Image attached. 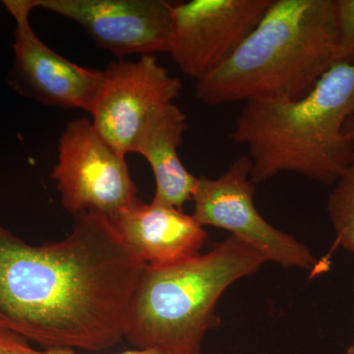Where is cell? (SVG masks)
Masks as SVG:
<instances>
[{"mask_svg":"<svg viewBox=\"0 0 354 354\" xmlns=\"http://www.w3.org/2000/svg\"><path fill=\"white\" fill-rule=\"evenodd\" d=\"M145 267L106 216H76L66 239L41 246L0 225V328L44 349L113 348Z\"/></svg>","mask_w":354,"mask_h":354,"instance_id":"cell-1","label":"cell"},{"mask_svg":"<svg viewBox=\"0 0 354 354\" xmlns=\"http://www.w3.org/2000/svg\"><path fill=\"white\" fill-rule=\"evenodd\" d=\"M353 111L354 64L335 62L301 99L246 102L230 139L246 147L255 184L292 172L333 185L354 164Z\"/></svg>","mask_w":354,"mask_h":354,"instance_id":"cell-2","label":"cell"},{"mask_svg":"<svg viewBox=\"0 0 354 354\" xmlns=\"http://www.w3.org/2000/svg\"><path fill=\"white\" fill-rule=\"evenodd\" d=\"M335 0H272L243 43L196 80L207 106L255 99L297 100L337 62Z\"/></svg>","mask_w":354,"mask_h":354,"instance_id":"cell-3","label":"cell"},{"mask_svg":"<svg viewBox=\"0 0 354 354\" xmlns=\"http://www.w3.org/2000/svg\"><path fill=\"white\" fill-rule=\"evenodd\" d=\"M266 262L262 254L230 235L185 262L146 265L133 295L124 339L139 349L201 354L205 335L220 325L216 307L221 295Z\"/></svg>","mask_w":354,"mask_h":354,"instance_id":"cell-4","label":"cell"},{"mask_svg":"<svg viewBox=\"0 0 354 354\" xmlns=\"http://www.w3.org/2000/svg\"><path fill=\"white\" fill-rule=\"evenodd\" d=\"M255 185L247 156L235 160L221 176L197 177L193 216L203 227L227 230L262 254L266 261L286 269H315V256L308 247L260 215L254 203Z\"/></svg>","mask_w":354,"mask_h":354,"instance_id":"cell-5","label":"cell"},{"mask_svg":"<svg viewBox=\"0 0 354 354\" xmlns=\"http://www.w3.org/2000/svg\"><path fill=\"white\" fill-rule=\"evenodd\" d=\"M62 207L74 216H109L137 199L127 160L100 136L87 118L70 121L58 143L51 174Z\"/></svg>","mask_w":354,"mask_h":354,"instance_id":"cell-6","label":"cell"},{"mask_svg":"<svg viewBox=\"0 0 354 354\" xmlns=\"http://www.w3.org/2000/svg\"><path fill=\"white\" fill-rule=\"evenodd\" d=\"M3 4L16 27L14 62L8 75L10 87L44 106L90 113L104 84V70L73 64L37 36L30 23L35 0H6Z\"/></svg>","mask_w":354,"mask_h":354,"instance_id":"cell-7","label":"cell"},{"mask_svg":"<svg viewBox=\"0 0 354 354\" xmlns=\"http://www.w3.org/2000/svg\"><path fill=\"white\" fill-rule=\"evenodd\" d=\"M272 0H191L174 4L169 55L195 80L232 57Z\"/></svg>","mask_w":354,"mask_h":354,"instance_id":"cell-8","label":"cell"},{"mask_svg":"<svg viewBox=\"0 0 354 354\" xmlns=\"http://www.w3.org/2000/svg\"><path fill=\"white\" fill-rule=\"evenodd\" d=\"M104 72L101 92L90 113L92 123L100 136L125 158L150 114L174 102L183 83L158 64L155 55L111 62Z\"/></svg>","mask_w":354,"mask_h":354,"instance_id":"cell-9","label":"cell"},{"mask_svg":"<svg viewBox=\"0 0 354 354\" xmlns=\"http://www.w3.org/2000/svg\"><path fill=\"white\" fill-rule=\"evenodd\" d=\"M75 22L99 48L122 57L169 53L174 3L165 0H35Z\"/></svg>","mask_w":354,"mask_h":354,"instance_id":"cell-10","label":"cell"},{"mask_svg":"<svg viewBox=\"0 0 354 354\" xmlns=\"http://www.w3.org/2000/svg\"><path fill=\"white\" fill-rule=\"evenodd\" d=\"M118 234L149 267L165 268L201 254L208 234L183 209L138 198L109 216Z\"/></svg>","mask_w":354,"mask_h":354,"instance_id":"cell-11","label":"cell"},{"mask_svg":"<svg viewBox=\"0 0 354 354\" xmlns=\"http://www.w3.org/2000/svg\"><path fill=\"white\" fill-rule=\"evenodd\" d=\"M187 128L185 114L174 102L158 106L146 120L132 151L143 156L152 169L153 201L179 209L192 200L197 181L178 157Z\"/></svg>","mask_w":354,"mask_h":354,"instance_id":"cell-12","label":"cell"},{"mask_svg":"<svg viewBox=\"0 0 354 354\" xmlns=\"http://www.w3.org/2000/svg\"><path fill=\"white\" fill-rule=\"evenodd\" d=\"M328 213L335 244L354 252V164L335 184L328 199Z\"/></svg>","mask_w":354,"mask_h":354,"instance_id":"cell-13","label":"cell"},{"mask_svg":"<svg viewBox=\"0 0 354 354\" xmlns=\"http://www.w3.org/2000/svg\"><path fill=\"white\" fill-rule=\"evenodd\" d=\"M337 62L354 64V0H335Z\"/></svg>","mask_w":354,"mask_h":354,"instance_id":"cell-14","label":"cell"},{"mask_svg":"<svg viewBox=\"0 0 354 354\" xmlns=\"http://www.w3.org/2000/svg\"><path fill=\"white\" fill-rule=\"evenodd\" d=\"M0 354H41L29 341L12 330L0 328Z\"/></svg>","mask_w":354,"mask_h":354,"instance_id":"cell-15","label":"cell"},{"mask_svg":"<svg viewBox=\"0 0 354 354\" xmlns=\"http://www.w3.org/2000/svg\"><path fill=\"white\" fill-rule=\"evenodd\" d=\"M41 354H84L77 353L75 349L71 348H46L41 351ZM115 354H167L158 349H134V351H124V353Z\"/></svg>","mask_w":354,"mask_h":354,"instance_id":"cell-16","label":"cell"},{"mask_svg":"<svg viewBox=\"0 0 354 354\" xmlns=\"http://www.w3.org/2000/svg\"><path fill=\"white\" fill-rule=\"evenodd\" d=\"M344 134L346 138L353 141L354 140V111L353 113L348 116L346 124L344 127Z\"/></svg>","mask_w":354,"mask_h":354,"instance_id":"cell-17","label":"cell"},{"mask_svg":"<svg viewBox=\"0 0 354 354\" xmlns=\"http://www.w3.org/2000/svg\"><path fill=\"white\" fill-rule=\"evenodd\" d=\"M346 354H354V344L348 346V349H346Z\"/></svg>","mask_w":354,"mask_h":354,"instance_id":"cell-18","label":"cell"},{"mask_svg":"<svg viewBox=\"0 0 354 354\" xmlns=\"http://www.w3.org/2000/svg\"><path fill=\"white\" fill-rule=\"evenodd\" d=\"M353 144H354V140H353Z\"/></svg>","mask_w":354,"mask_h":354,"instance_id":"cell-19","label":"cell"}]
</instances>
